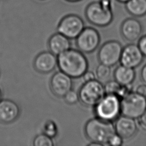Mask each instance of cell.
Wrapping results in <instances>:
<instances>
[{"mask_svg":"<svg viewBox=\"0 0 146 146\" xmlns=\"http://www.w3.org/2000/svg\"><path fill=\"white\" fill-rule=\"evenodd\" d=\"M123 47L116 40H110L104 43L99 48L98 58L102 64L112 67L120 61Z\"/></svg>","mask_w":146,"mask_h":146,"instance_id":"52a82bcc","label":"cell"},{"mask_svg":"<svg viewBox=\"0 0 146 146\" xmlns=\"http://www.w3.org/2000/svg\"><path fill=\"white\" fill-rule=\"evenodd\" d=\"M43 133L48 136L54 138L58 135V127L56 124L52 120H47L43 125Z\"/></svg>","mask_w":146,"mask_h":146,"instance_id":"7402d4cb","label":"cell"},{"mask_svg":"<svg viewBox=\"0 0 146 146\" xmlns=\"http://www.w3.org/2000/svg\"><path fill=\"white\" fill-rule=\"evenodd\" d=\"M84 133L91 141L104 145L108 143L111 137L116 133L115 125L111 121L98 117L89 120L85 124Z\"/></svg>","mask_w":146,"mask_h":146,"instance_id":"7a4b0ae2","label":"cell"},{"mask_svg":"<svg viewBox=\"0 0 146 146\" xmlns=\"http://www.w3.org/2000/svg\"><path fill=\"white\" fill-rule=\"evenodd\" d=\"M123 144V139L116 133L110 139L108 144L112 146H120Z\"/></svg>","mask_w":146,"mask_h":146,"instance_id":"cb8c5ba5","label":"cell"},{"mask_svg":"<svg viewBox=\"0 0 146 146\" xmlns=\"http://www.w3.org/2000/svg\"><path fill=\"white\" fill-rule=\"evenodd\" d=\"M139 124L143 129L146 130V110L139 117Z\"/></svg>","mask_w":146,"mask_h":146,"instance_id":"83f0119b","label":"cell"},{"mask_svg":"<svg viewBox=\"0 0 146 146\" xmlns=\"http://www.w3.org/2000/svg\"><path fill=\"white\" fill-rule=\"evenodd\" d=\"M113 76L115 80L120 84L129 86L135 80L136 73L134 68L120 64L115 69Z\"/></svg>","mask_w":146,"mask_h":146,"instance_id":"e0dca14e","label":"cell"},{"mask_svg":"<svg viewBox=\"0 0 146 146\" xmlns=\"http://www.w3.org/2000/svg\"><path fill=\"white\" fill-rule=\"evenodd\" d=\"M72 80L68 75L60 71L55 72L50 81V89L57 97L62 98L72 88Z\"/></svg>","mask_w":146,"mask_h":146,"instance_id":"30bf717a","label":"cell"},{"mask_svg":"<svg viewBox=\"0 0 146 146\" xmlns=\"http://www.w3.org/2000/svg\"><path fill=\"white\" fill-rule=\"evenodd\" d=\"M82 76L83 77V79L85 82L92 80L95 79V74L91 71H88V70L83 74Z\"/></svg>","mask_w":146,"mask_h":146,"instance_id":"484cf974","label":"cell"},{"mask_svg":"<svg viewBox=\"0 0 146 146\" xmlns=\"http://www.w3.org/2000/svg\"><path fill=\"white\" fill-rule=\"evenodd\" d=\"M146 110V97L136 92H129L121 99V113L133 118L139 117Z\"/></svg>","mask_w":146,"mask_h":146,"instance_id":"8992f818","label":"cell"},{"mask_svg":"<svg viewBox=\"0 0 146 146\" xmlns=\"http://www.w3.org/2000/svg\"><path fill=\"white\" fill-rule=\"evenodd\" d=\"M64 98L66 102L69 104H74L79 100L78 92L72 90L69 91L64 95Z\"/></svg>","mask_w":146,"mask_h":146,"instance_id":"603a6c76","label":"cell"},{"mask_svg":"<svg viewBox=\"0 0 146 146\" xmlns=\"http://www.w3.org/2000/svg\"><path fill=\"white\" fill-rule=\"evenodd\" d=\"M137 46L143 55L146 56V35L140 38Z\"/></svg>","mask_w":146,"mask_h":146,"instance_id":"d4e9b609","label":"cell"},{"mask_svg":"<svg viewBox=\"0 0 146 146\" xmlns=\"http://www.w3.org/2000/svg\"><path fill=\"white\" fill-rule=\"evenodd\" d=\"M111 67L100 63L95 70V76L100 80H104L109 78L111 74Z\"/></svg>","mask_w":146,"mask_h":146,"instance_id":"44dd1931","label":"cell"},{"mask_svg":"<svg viewBox=\"0 0 146 146\" xmlns=\"http://www.w3.org/2000/svg\"><path fill=\"white\" fill-rule=\"evenodd\" d=\"M84 27V23L81 17L76 14H68L60 21L57 30L69 39H75Z\"/></svg>","mask_w":146,"mask_h":146,"instance_id":"ba28073f","label":"cell"},{"mask_svg":"<svg viewBox=\"0 0 146 146\" xmlns=\"http://www.w3.org/2000/svg\"><path fill=\"white\" fill-rule=\"evenodd\" d=\"M125 3L127 10L133 16L140 17L146 14V0H129Z\"/></svg>","mask_w":146,"mask_h":146,"instance_id":"d6986e66","label":"cell"},{"mask_svg":"<svg viewBox=\"0 0 146 146\" xmlns=\"http://www.w3.org/2000/svg\"><path fill=\"white\" fill-rule=\"evenodd\" d=\"M60 71L72 78H79L88 70V62L83 52L69 48L57 56Z\"/></svg>","mask_w":146,"mask_h":146,"instance_id":"6da1fadb","label":"cell"},{"mask_svg":"<svg viewBox=\"0 0 146 146\" xmlns=\"http://www.w3.org/2000/svg\"><path fill=\"white\" fill-rule=\"evenodd\" d=\"M140 76L143 82L146 84V64H145L141 68Z\"/></svg>","mask_w":146,"mask_h":146,"instance_id":"f1b7e54d","label":"cell"},{"mask_svg":"<svg viewBox=\"0 0 146 146\" xmlns=\"http://www.w3.org/2000/svg\"><path fill=\"white\" fill-rule=\"evenodd\" d=\"M143 27L141 23L135 18H128L122 23L120 28L123 37L127 40L133 42L140 36Z\"/></svg>","mask_w":146,"mask_h":146,"instance_id":"9a60e30c","label":"cell"},{"mask_svg":"<svg viewBox=\"0 0 146 146\" xmlns=\"http://www.w3.org/2000/svg\"><path fill=\"white\" fill-rule=\"evenodd\" d=\"M2 92L0 88V101L2 100Z\"/></svg>","mask_w":146,"mask_h":146,"instance_id":"d6a6232c","label":"cell"},{"mask_svg":"<svg viewBox=\"0 0 146 146\" xmlns=\"http://www.w3.org/2000/svg\"><path fill=\"white\" fill-rule=\"evenodd\" d=\"M117 1H119V2H123V3H125V2H127L128 1H129V0H117Z\"/></svg>","mask_w":146,"mask_h":146,"instance_id":"1f68e13d","label":"cell"},{"mask_svg":"<svg viewBox=\"0 0 146 146\" xmlns=\"http://www.w3.org/2000/svg\"><path fill=\"white\" fill-rule=\"evenodd\" d=\"M20 112L19 106L13 100L2 99L0 101V123L10 124L15 121Z\"/></svg>","mask_w":146,"mask_h":146,"instance_id":"5bb4252c","label":"cell"},{"mask_svg":"<svg viewBox=\"0 0 146 146\" xmlns=\"http://www.w3.org/2000/svg\"><path fill=\"white\" fill-rule=\"evenodd\" d=\"M144 56L137 45L129 44L123 48L120 61L121 64L135 68L141 63Z\"/></svg>","mask_w":146,"mask_h":146,"instance_id":"8fae6325","label":"cell"},{"mask_svg":"<svg viewBox=\"0 0 146 146\" xmlns=\"http://www.w3.org/2000/svg\"><path fill=\"white\" fill-rule=\"evenodd\" d=\"M33 144L34 146H53L54 141L52 138L44 133H42L35 137Z\"/></svg>","mask_w":146,"mask_h":146,"instance_id":"ffe728a7","label":"cell"},{"mask_svg":"<svg viewBox=\"0 0 146 146\" xmlns=\"http://www.w3.org/2000/svg\"><path fill=\"white\" fill-rule=\"evenodd\" d=\"M129 86H123L115 80L107 82L104 86V89L106 94L116 95L121 99L131 91L129 88Z\"/></svg>","mask_w":146,"mask_h":146,"instance_id":"ac0fdd59","label":"cell"},{"mask_svg":"<svg viewBox=\"0 0 146 146\" xmlns=\"http://www.w3.org/2000/svg\"><path fill=\"white\" fill-rule=\"evenodd\" d=\"M94 112L97 117L112 121L121 113V99L116 95L106 94L94 106Z\"/></svg>","mask_w":146,"mask_h":146,"instance_id":"277c9868","label":"cell"},{"mask_svg":"<svg viewBox=\"0 0 146 146\" xmlns=\"http://www.w3.org/2000/svg\"><path fill=\"white\" fill-rule=\"evenodd\" d=\"M115 128L116 133L123 139H128L136 133L137 125L135 119L122 115L117 118Z\"/></svg>","mask_w":146,"mask_h":146,"instance_id":"4fadbf2b","label":"cell"},{"mask_svg":"<svg viewBox=\"0 0 146 146\" xmlns=\"http://www.w3.org/2000/svg\"><path fill=\"white\" fill-rule=\"evenodd\" d=\"M88 146H102L103 145L100 144V143H95V142H91L88 144Z\"/></svg>","mask_w":146,"mask_h":146,"instance_id":"f546056e","label":"cell"},{"mask_svg":"<svg viewBox=\"0 0 146 146\" xmlns=\"http://www.w3.org/2000/svg\"><path fill=\"white\" fill-rule=\"evenodd\" d=\"M85 16L94 26H108L113 19L111 0H99L89 3L85 9Z\"/></svg>","mask_w":146,"mask_h":146,"instance_id":"3957f363","label":"cell"},{"mask_svg":"<svg viewBox=\"0 0 146 146\" xmlns=\"http://www.w3.org/2000/svg\"><path fill=\"white\" fill-rule=\"evenodd\" d=\"M48 46L51 52L58 55L70 48L71 42L69 38L58 32L50 38Z\"/></svg>","mask_w":146,"mask_h":146,"instance_id":"2e32d148","label":"cell"},{"mask_svg":"<svg viewBox=\"0 0 146 146\" xmlns=\"http://www.w3.org/2000/svg\"><path fill=\"white\" fill-rule=\"evenodd\" d=\"M106 94L104 86L95 79L85 82L78 92L79 100L88 107H94Z\"/></svg>","mask_w":146,"mask_h":146,"instance_id":"5b68a950","label":"cell"},{"mask_svg":"<svg viewBox=\"0 0 146 146\" xmlns=\"http://www.w3.org/2000/svg\"><path fill=\"white\" fill-rule=\"evenodd\" d=\"M137 94L146 97V84H143L139 85L136 89V91Z\"/></svg>","mask_w":146,"mask_h":146,"instance_id":"4316f807","label":"cell"},{"mask_svg":"<svg viewBox=\"0 0 146 146\" xmlns=\"http://www.w3.org/2000/svg\"><path fill=\"white\" fill-rule=\"evenodd\" d=\"M65 1L70 2H79L81 0H65Z\"/></svg>","mask_w":146,"mask_h":146,"instance_id":"4dcf8cb0","label":"cell"},{"mask_svg":"<svg viewBox=\"0 0 146 146\" xmlns=\"http://www.w3.org/2000/svg\"><path fill=\"white\" fill-rule=\"evenodd\" d=\"M58 64L57 57L50 51H43L39 53L34 60V67L38 72L47 74L52 72Z\"/></svg>","mask_w":146,"mask_h":146,"instance_id":"7c38bea8","label":"cell"},{"mask_svg":"<svg viewBox=\"0 0 146 146\" xmlns=\"http://www.w3.org/2000/svg\"><path fill=\"white\" fill-rule=\"evenodd\" d=\"M100 42L99 33L94 28L84 27L76 38V44L79 50L84 53H91L98 47Z\"/></svg>","mask_w":146,"mask_h":146,"instance_id":"9c48e42d","label":"cell"}]
</instances>
